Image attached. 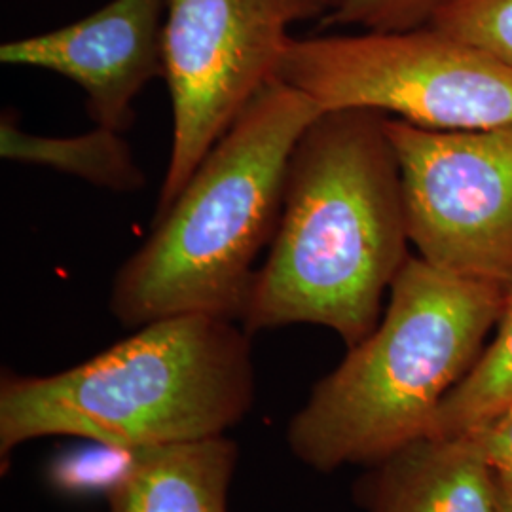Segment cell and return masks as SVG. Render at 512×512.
<instances>
[{
    "instance_id": "obj_8",
    "label": "cell",
    "mask_w": 512,
    "mask_h": 512,
    "mask_svg": "<svg viewBox=\"0 0 512 512\" xmlns=\"http://www.w3.org/2000/svg\"><path fill=\"white\" fill-rule=\"evenodd\" d=\"M165 12L167 0H110L88 18L4 42L0 61L73 80L95 126L126 133L139 93L164 78Z\"/></svg>"
},
{
    "instance_id": "obj_11",
    "label": "cell",
    "mask_w": 512,
    "mask_h": 512,
    "mask_svg": "<svg viewBox=\"0 0 512 512\" xmlns=\"http://www.w3.org/2000/svg\"><path fill=\"white\" fill-rule=\"evenodd\" d=\"M0 154L8 162L50 167L112 192H137L147 184L124 133L101 126L74 137H44L23 131L18 116L4 110Z\"/></svg>"
},
{
    "instance_id": "obj_14",
    "label": "cell",
    "mask_w": 512,
    "mask_h": 512,
    "mask_svg": "<svg viewBox=\"0 0 512 512\" xmlns=\"http://www.w3.org/2000/svg\"><path fill=\"white\" fill-rule=\"evenodd\" d=\"M323 25L359 27L365 33H404L433 23L452 0H319Z\"/></svg>"
},
{
    "instance_id": "obj_7",
    "label": "cell",
    "mask_w": 512,
    "mask_h": 512,
    "mask_svg": "<svg viewBox=\"0 0 512 512\" xmlns=\"http://www.w3.org/2000/svg\"><path fill=\"white\" fill-rule=\"evenodd\" d=\"M410 245L448 274L512 291V126L439 131L385 120Z\"/></svg>"
},
{
    "instance_id": "obj_16",
    "label": "cell",
    "mask_w": 512,
    "mask_h": 512,
    "mask_svg": "<svg viewBox=\"0 0 512 512\" xmlns=\"http://www.w3.org/2000/svg\"><path fill=\"white\" fill-rule=\"evenodd\" d=\"M499 512H512V497H507V495H501V503H499Z\"/></svg>"
},
{
    "instance_id": "obj_4",
    "label": "cell",
    "mask_w": 512,
    "mask_h": 512,
    "mask_svg": "<svg viewBox=\"0 0 512 512\" xmlns=\"http://www.w3.org/2000/svg\"><path fill=\"white\" fill-rule=\"evenodd\" d=\"M509 293L410 256L378 327L311 387L287 427L317 473L378 461L431 433L440 404L475 366Z\"/></svg>"
},
{
    "instance_id": "obj_6",
    "label": "cell",
    "mask_w": 512,
    "mask_h": 512,
    "mask_svg": "<svg viewBox=\"0 0 512 512\" xmlns=\"http://www.w3.org/2000/svg\"><path fill=\"white\" fill-rule=\"evenodd\" d=\"M321 16L319 0H167L164 80L173 139L154 219L171 207L207 152L275 80L289 29Z\"/></svg>"
},
{
    "instance_id": "obj_3",
    "label": "cell",
    "mask_w": 512,
    "mask_h": 512,
    "mask_svg": "<svg viewBox=\"0 0 512 512\" xmlns=\"http://www.w3.org/2000/svg\"><path fill=\"white\" fill-rule=\"evenodd\" d=\"M323 109L272 80L207 152L112 279V317L135 330L177 315L241 321L272 245L294 147Z\"/></svg>"
},
{
    "instance_id": "obj_1",
    "label": "cell",
    "mask_w": 512,
    "mask_h": 512,
    "mask_svg": "<svg viewBox=\"0 0 512 512\" xmlns=\"http://www.w3.org/2000/svg\"><path fill=\"white\" fill-rule=\"evenodd\" d=\"M376 110H323L294 147L279 226L239 325L334 330L349 348L380 323L408 253L401 167Z\"/></svg>"
},
{
    "instance_id": "obj_10",
    "label": "cell",
    "mask_w": 512,
    "mask_h": 512,
    "mask_svg": "<svg viewBox=\"0 0 512 512\" xmlns=\"http://www.w3.org/2000/svg\"><path fill=\"white\" fill-rule=\"evenodd\" d=\"M238 463L228 435L135 450L110 484L109 512H228Z\"/></svg>"
},
{
    "instance_id": "obj_15",
    "label": "cell",
    "mask_w": 512,
    "mask_h": 512,
    "mask_svg": "<svg viewBox=\"0 0 512 512\" xmlns=\"http://www.w3.org/2000/svg\"><path fill=\"white\" fill-rule=\"evenodd\" d=\"M465 433L473 435L494 475L499 494L512 497V403Z\"/></svg>"
},
{
    "instance_id": "obj_13",
    "label": "cell",
    "mask_w": 512,
    "mask_h": 512,
    "mask_svg": "<svg viewBox=\"0 0 512 512\" xmlns=\"http://www.w3.org/2000/svg\"><path fill=\"white\" fill-rule=\"evenodd\" d=\"M512 71V0H452L429 25Z\"/></svg>"
},
{
    "instance_id": "obj_9",
    "label": "cell",
    "mask_w": 512,
    "mask_h": 512,
    "mask_svg": "<svg viewBox=\"0 0 512 512\" xmlns=\"http://www.w3.org/2000/svg\"><path fill=\"white\" fill-rule=\"evenodd\" d=\"M374 467L368 512H499L497 482L471 433L414 440Z\"/></svg>"
},
{
    "instance_id": "obj_12",
    "label": "cell",
    "mask_w": 512,
    "mask_h": 512,
    "mask_svg": "<svg viewBox=\"0 0 512 512\" xmlns=\"http://www.w3.org/2000/svg\"><path fill=\"white\" fill-rule=\"evenodd\" d=\"M495 329L492 344L440 404L427 437L465 433L512 403V291Z\"/></svg>"
},
{
    "instance_id": "obj_2",
    "label": "cell",
    "mask_w": 512,
    "mask_h": 512,
    "mask_svg": "<svg viewBox=\"0 0 512 512\" xmlns=\"http://www.w3.org/2000/svg\"><path fill=\"white\" fill-rule=\"evenodd\" d=\"M251 334L238 321L148 323L54 374H0V475L19 446L48 437L135 452L222 437L256 401Z\"/></svg>"
},
{
    "instance_id": "obj_5",
    "label": "cell",
    "mask_w": 512,
    "mask_h": 512,
    "mask_svg": "<svg viewBox=\"0 0 512 512\" xmlns=\"http://www.w3.org/2000/svg\"><path fill=\"white\" fill-rule=\"evenodd\" d=\"M275 80L323 110H376L439 131L512 126L511 69L433 27L291 37Z\"/></svg>"
}]
</instances>
